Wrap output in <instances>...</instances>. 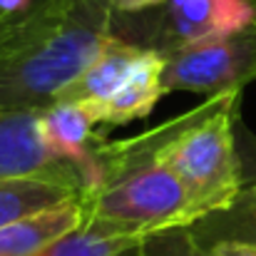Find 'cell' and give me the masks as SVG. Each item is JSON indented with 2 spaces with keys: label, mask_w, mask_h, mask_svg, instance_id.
<instances>
[{
  "label": "cell",
  "mask_w": 256,
  "mask_h": 256,
  "mask_svg": "<svg viewBox=\"0 0 256 256\" xmlns=\"http://www.w3.org/2000/svg\"><path fill=\"white\" fill-rule=\"evenodd\" d=\"M30 2H32V0H0V20H2L5 30L28 10ZM5 30H2V32H5Z\"/></svg>",
  "instance_id": "obj_14"
},
{
  "label": "cell",
  "mask_w": 256,
  "mask_h": 256,
  "mask_svg": "<svg viewBox=\"0 0 256 256\" xmlns=\"http://www.w3.org/2000/svg\"><path fill=\"white\" fill-rule=\"evenodd\" d=\"M35 256H142V239L134 236H102L85 226L58 239Z\"/></svg>",
  "instance_id": "obj_12"
},
{
  "label": "cell",
  "mask_w": 256,
  "mask_h": 256,
  "mask_svg": "<svg viewBox=\"0 0 256 256\" xmlns=\"http://www.w3.org/2000/svg\"><path fill=\"white\" fill-rule=\"evenodd\" d=\"M142 256H214L212 249L202 246L189 226L157 232L142 239Z\"/></svg>",
  "instance_id": "obj_13"
},
{
  "label": "cell",
  "mask_w": 256,
  "mask_h": 256,
  "mask_svg": "<svg viewBox=\"0 0 256 256\" xmlns=\"http://www.w3.org/2000/svg\"><path fill=\"white\" fill-rule=\"evenodd\" d=\"M114 12H122V15H132V12H144V10H152V8H160L164 0H110Z\"/></svg>",
  "instance_id": "obj_15"
},
{
  "label": "cell",
  "mask_w": 256,
  "mask_h": 256,
  "mask_svg": "<svg viewBox=\"0 0 256 256\" xmlns=\"http://www.w3.org/2000/svg\"><path fill=\"white\" fill-rule=\"evenodd\" d=\"M162 72H164V55L147 50L144 58L137 62V68L130 72V78L120 85L114 94H110L104 102L97 104H82L94 124H130L134 120L147 117L160 97L164 94L162 87Z\"/></svg>",
  "instance_id": "obj_8"
},
{
  "label": "cell",
  "mask_w": 256,
  "mask_h": 256,
  "mask_svg": "<svg viewBox=\"0 0 256 256\" xmlns=\"http://www.w3.org/2000/svg\"><path fill=\"white\" fill-rule=\"evenodd\" d=\"M256 80V18L229 32L186 42L164 55L162 87L167 92L226 94Z\"/></svg>",
  "instance_id": "obj_5"
},
{
  "label": "cell",
  "mask_w": 256,
  "mask_h": 256,
  "mask_svg": "<svg viewBox=\"0 0 256 256\" xmlns=\"http://www.w3.org/2000/svg\"><path fill=\"white\" fill-rule=\"evenodd\" d=\"M189 229L196 236V242L206 249L224 242L256 246V176L242 186L229 209L209 214L196 224H192Z\"/></svg>",
  "instance_id": "obj_11"
},
{
  "label": "cell",
  "mask_w": 256,
  "mask_h": 256,
  "mask_svg": "<svg viewBox=\"0 0 256 256\" xmlns=\"http://www.w3.org/2000/svg\"><path fill=\"white\" fill-rule=\"evenodd\" d=\"M214 256H256V246L252 244H239V242H224L212 246Z\"/></svg>",
  "instance_id": "obj_16"
},
{
  "label": "cell",
  "mask_w": 256,
  "mask_h": 256,
  "mask_svg": "<svg viewBox=\"0 0 256 256\" xmlns=\"http://www.w3.org/2000/svg\"><path fill=\"white\" fill-rule=\"evenodd\" d=\"M239 94H216L202 107L167 122V134L157 147V157L186 186L199 219L229 209L244 186L234 147Z\"/></svg>",
  "instance_id": "obj_3"
},
{
  "label": "cell",
  "mask_w": 256,
  "mask_h": 256,
  "mask_svg": "<svg viewBox=\"0 0 256 256\" xmlns=\"http://www.w3.org/2000/svg\"><path fill=\"white\" fill-rule=\"evenodd\" d=\"M40 112L42 110H0V179L50 176L75 184L82 194L80 170L48 147Z\"/></svg>",
  "instance_id": "obj_6"
},
{
  "label": "cell",
  "mask_w": 256,
  "mask_h": 256,
  "mask_svg": "<svg viewBox=\"0 0 256 256\" xmlns=\"http://www.w3.org/2000/svg\"><path fill=\"white\" fill-rule=\"evenodd\" d=\"M72 199H80V189L60 179L50 176L0 179V226Z\"/></svg>",
  "instance_id": "obj_10"
},
{
  "label": "cell",
  "mask_w": 256,
  "mask_h": 256,
  "mask_svg": "<svg viewBox=\"0 0 256 256\" xmlns=\"http://www.w3.org/2000/svg\"><path fill=\"white\" fill-rule=\"evenodd\" d=\"M2 30H5V25H2V20H0V35H2Z\"/></svg>",
  "instance_id": "obj_17"
},
{
  "label": "cell",
  "mask_w": 256,
  "mask_h": 256,
  "mask_svg": "<svg viewBox=\"0 0 256 256\" xmlns=\"http://www.w3.org/2000/svg\"><path fill=\"white\" fill-rule=\"evenodd\" d=\"M254 18L252 0H164L144 12H114L112 32L144 50L167 55L186 42L229 35Z\"/></svg>",
  "instance_id": "obj_4"
},
{
  "label": "cell",
  "mask_w": 256,
  "mask_h": 256,
  "mask_svg": "<svg viewBox=\"0 0 256 256\" xmlns=\"http://www.w3.org/2000/svg\"><path fill=\"white\" fill-rule=\"evenodd\" d=\"M114 22L110 0H32L0 35V110H45L97 52Z\"/></svg>",
  "instance_id": "obj_1"
},
{
  "label": "cell",
  "mask_w": 256,
  "mask_h": 256,
  "mask_svg": "<svg viewBox=\"0 0 256 256\" xmlns=\"http://www.w3.org/2000/svg\"><path fill=\"white\" fill-rule=\"evenodd\" d=\"M164 134L167 124L124 142H104L97 134L94 174L80 194L85 229L102 236L144 239L199 222L186 186L157 157Z\"/></svg>",
  "instance_id": "obj_2"
},
{
  "label": "cell",
  "mask_w": 256,
  "mask_h": 256,
  "mask_svg": "<svg viewBox=\"0 0 256 256\" xmlns=\"http://www.w3.org/2000/svg\"><path fill=\"white\" fill-rule=\"evenodd\" d=\"M144 52H147L144 48L112 35L107 40V45L97 52V58L62 92H58L52 104H97V102H104L130 78V72L137 68V62L144 58Z\"/></svg>",
  "instance_id": "obj_7"
},
{
  "label": "cell",
  "mask_w": 256,
  "mask_h": 256,
  "mask_svg": "<svg viewBox=\"0 0 256 256\" xmlns=\"http://www.w3.org/2000/svg\"><path fill=\"white\" fill-rule=\"evenodd\" d=\"M82 226L80 199L58 204L52 209L22 216L0 226V256H35L58 239Z\"/></svg>",
  "instance_id": "obj_9"
}]
</instances>
